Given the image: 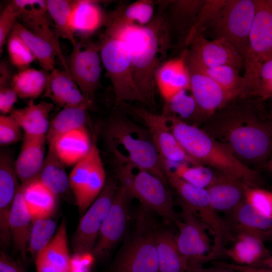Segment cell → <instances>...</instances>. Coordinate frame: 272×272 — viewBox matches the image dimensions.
Returning a JSON list of instances; mask_svg holds the SVG:
<instances>
[{
    "mask_svg": "<svg viewBox=\"0 0 272 272\" xmlns=\"http://www.w3.org/2000/svg\"><path fill=\"white\" fill-rule=\"evenodd\" d=\"M104 1L96 0L74 1L70 16V26L75 36L81 40L89 39L102 27H105L108 16L100 5Z\"/></svg>",
    "mask_w": 272,
    "mask_h": 272,
    "instance_id": "cb8c5ba5",
    "label": "cell"
},
{
    "mask_svg": "<svg viewBox=\"0 0 272 272\" xmlns=\"http://www.w3.org/2000/svg\"><path fill=\"white\" fill-rule=\"evenodd\" d=\"M158 10L153 20L144 26L125 24L112 11L105 25L111 27L126 44L130 55L135 83L150 108L155 105V75L172 46L171 37L164 8L157 2Z\"/></svg>",
    "mask_w": 272,
    "mask_h": 272,
    "instance_id": "7a4b0ae2",
    "label": "cell"
},
{
    "mask_svg": "<svg viewBox=\"0 0 272 272\" xmlns=\"http://www.w3.org/2000/svg\"><path fill=\"white\" fill-rule=\"evenodd\" d=\"M265 166L272 172V158L267 161Z\"/></svg>",
    "mask_w": 272,
    "mask_h": 272,
    "instance_id": "11a10c76",
    "label": "cell"
},
{
    "mask_svg": "<svg viewBox=\"0 0 272 272\" xmlns=\"http://www.w3.org/2000/svg\"><path fill=\"white\" fill-rule=\"evenodd\" d=\"M228 213L225 222L230 238L233 234L239 232L254 234L264 241L272 238V219L259 214L245 199Z\"/></svg>",
    "mask_w": 272,
    "mask_h": 272,
    "instance_id": "d4e9b609",
    "label": "cell"
},
{
    "mask_svg": "<svg viewBox=\"0 0 272 272\" xmlns=\"http://www.w3.org/2000/svg\"><path fill=\"white\" fill-rule=\"evenodd\" d=\"M188 46V62L209 67L229 65L240 72L244 68V61L241 54L225 40H209L202 33H198Z\"/></svg>",
    "mask_w": 272,
    "mask_h": 272,
    "instance_id": "2e32d148",
    "label": "cell"
},
{
    "mask_svg": "<svg viewBox=\"0 0 272 272\" xmlns=\"http://www.w3.org/2000/svg\"><path fill=\"white\" fill-rule=\"evenodd\" d=\"M124 112L113 113L103 129L104 140L112 160L134 164L168 184L161 168V156L147 129Z\"/></svg>",
    "mask_w": 272,
    "mask_h": 272,
    "instance_id": "277c9868",
    "label": "cell"
},
{
    "mask_svg": "<svg viewBox=\"0 0 272 272\" xmlns=\"http://www.w3.org/2000/svg\"><path fill=\"white\" fill-rule=\"evenodd\" d=\"M165 161L168 167L177 176L200 188H206L215 175L214 171L204 165H193L186 163H174Z\"/></svg>",
    "mask_w": 272,
    "mask_h": 272,
    "instance_id": "7bdbcfd3",
    "label": "cell"
},
{
    "mask_svg": "<svg viewBox=\"0 0 272 272\" xmlns=\"http://www.w3.org/2000/svg\"><path fill=\"white\" fill-rule=\"evenodd\" d=\"M270 2H271V4H272V0H270Z\"/></svg>",
    "mask_w": 272,
    "mask_h": 272,
    "instance_id": "9f6ffc18",
    "label": "cell"
},
{
    "mask_svg": "<svg viewBox=\"0 0 272 272\" xmlns=\"http://www.w3.org/2000/svg\"><path fill=\"white\" fill-rule=\"evenodd\" d=\"M271 114H272V112H271Z\"/></svg>",
    "mask_w": 272,
    "mask_h": 272,
    "instance_id": "6f0895ef",
    "label": "cell"
},
{
    "mask_svg": "<svg viewBox=\"0 0 272 272\" xmlns=\"http://www.w3.org/2000/svg\"><path fill=\"white\" fill-rule=\"evenodd\" d=\"M255 11V0H226L203 32L208 30L213 39L229 43L245 61Z\"/></svg>",
    "mask_w": 272,
    "mask_h": 272,
    "instance_id": "ba28073f",
    "label": "cell"
},
{
    "mask_svg": "<svg viewBox=\"0 0 272 272\" xmlns=\"http://www.w3.org/2000/svg\"><path fill=\"white\" fill-rule=\"evenodd\" d=\"M53 107L52 102L35 103L34 100H29L25 107L14 109L10 114L20 124L24 133L46 136L50 123L49 114Z\"/></svg>",
    "mask_w": 272,
    "mask_h": 272,
    "instance_id": "f546056e",
    "label": "cell"
},
{
    "mask_svg": "<svg viewBox=\"0 0 272 272\" xmlns=\"http://www.w3.org/2000/svg\"><path fill=\"white\" fill-rule=\"evenodd\" d=\"M56 223L51 217L34 219L32 221L27 253L35 258L37 254L45 247L53 238Z\"/></svg>",
    "mask_w": 272,
    "mask_h": 272,
    "instance_id": "b9f144b4",
    "label": "cell"
},
{
    "mask_svg": "<svg viewBox=\"0 0 272 272\" xmlns=\"http://www.w3.org/2000/svg\"><path fill=\"white\" fill-rule=\"evenodd\" d=\"M49 73L30 67L19 70L14 76L12 87L20 98L34 100L43 94Z\"/></svg>",
    "mask_w": 272,
    "mask_h": 272,
    "instance_id": "e575fe53",
    "label": "cell"
},
{
    "mask_svg": "<svg viewBox=\"0 0 272 272\" xmlns=\"http://www.w3.org/2000/svg\"><path fill=\"white\" fill-rule=\"evenodd\" d=\"M233 245L225 249L224 253L234 261V263L253 266L269 255L264 239L254 234L239 232L231 236Z\"/></svg>",
    "mask_w": 272,
    "mask_h": 272,
    "instance_id": "83f0119b",
    "label": "cell"
},
{
    "mask_svg": "<svg viewBox=\"0 0 272 272\" xmlns=\"http://www.w3.org/2000/svg\"><path fill=\"white\" fill-rule=\"evenodd\" d=\"M189 68L199 72L210 78L226 90L234 99L244 98L246 92V82L240 71L229 65L205 67L188 62Z\"/></svg>",
    "mask_w": 272,
    "mask_h": 272,
    "instance_id": "d6a6232c",
    "label": "cell"
},
{
    "mask_svg": "<svg viewBox=\"0 0 272 272\" xmlns=\"http://www.w3.org/2000/svg\"><path fill=\"white\" fill-rule=\"evenodd\" d=\"M156 240L159 272H186V261L178 249L173 233L158 226Z\"/></svg>",
    "mask_w": 272,
    "mask_h": 272,
    "instance_id": "1f68e13d",
    "label": "cell"
},
{
    "mask_svg": "<svg viewBox=\"0 0 272 272\" xmlns=\"http://www.w3.org/2000/svg\"><path fill=\"white\" fill-rule=\"evenodd\" d=\"M32 221L20 185L10 212L9 227L15 248L24 261L27 259V249Z\"/></svg>",
    "mask_w": 272,
    "mask_h": 272,
    "instance_id": "f1b7e54d",
    "label": "cell"
},
{
    "mask_svg": "<svg viewBox=\"0 0 272 272\" xmlns=\"http://www.w3.org/2000/svg\"><path fill=\"white\" fill-rule=\"evenodd\" d=\"M13 31L24 41L42 69L50 72L54 68V60L57 53L48 42L30 31L17 21Z\"/></svg>",
    "mask_w": 272,
    "mask_h": 272,
    "instance_id": "8d00e7d4",
    "label": "cell"
},
{
    "mask_svg": "<svg viewBox=\"0 0 272 272\" xmlns=\"http://www.w3.org/2000/svg\"><path fill=\"white\" fill-rule=\"evenodd\" d=\"M246 98L272 100V55L264 60L246 82Z\"/></svg>",
    "mask_w": 272,
    "mask_h": 272,
    "instance_id": "60d3db41",
    "label": "cell"
},
{
    "mask_svg": "<svg viewBox=\"0 0 272 272\" xmlns=\"http://www.w3.org/2000/svg\"><path fill=\"white\" fill-rule=\"evenodd\" d=\"M190 91L198 108V126L214 113L234 99L221 86L205 74L189 68Z\"/></svg>",
    "mask_w": 272,
    "mask_h": 272,
    "instance_id": "e0dca14e",
    "label": "cell"
},
{
    "mask_svg": "<svg viewBox=\"0 0 272 272\" xmlns=\"http://www.w3.org/2000/svg\"><path fill=\"white\" fill-rule=\"evenodd\" d=\"M21 9L19 19L30 31L50 43L56 50L64 71L70 75L67 61L64 57L59 38L50 27L46 1L15 0Z\"/></svg>",
    "mask_w": 272,
    "mask_h": 272,
    "instance_id": "ac0fdd59",
    "label": "cell"
},
{
    "mask_svg": "<svg viewBox=\"0 0 272 272\" xmlns=\"http://www.w3.org/2000/svg\"><path fill=\"white\" fill-rule=\"evenodd\" d=\"M253 266L272 269V255H268Z\"/></svg>",
    "mask_w": 272,
    "mask_h": 272,
    "instance_id": "db71d44e",
    "label": "cell"
},
{
    "mask_svg": "<svg viewBox=\"0 0 272 272\" xmlns=\"http://www.w3.org/2000/svg\"><path fill=\"white\" fill-rule=\"evenodd\" d=\"M23 129L11 114L0 116V144L9 146L22 140Z\"/></svg>",
    "mask_w": 272,
    "mask_h": 272,
    "instance_id": "c3c4849f",
    "label": "cell"
},
{
    "mask_svg": "<svg viewBox=\"0 0 272 272\" xmlns=\"http://www.w3.org/2000/svg\"><path fill=\"white\" fill-rule=\"evenodd\" d=\"M158 1L165 9L171 37L175 34L184 45L205 0Z\"/></svg>",
    "mask_w": 272,
    "mask_h": 272,
    "instance_id": "484cf974",
    "label": "cell"
},
{
    "mask_svg": "<svg viewBox=\"0 0 272 272\" xmlns=\"http://www.w3.org/2000/svg\"><path fill=\"white\" fill-rule=\"evenodd\" d=\"M48 12L54 25L56 36L67 40L72 46L77 44L70 26V16L74 1L47 0Z\"/></svg>",
    "mask_w": 272,
    "mask_h": 272,
    "instance_id": "ab89813d",
    "label": "cell"
},
{
    "mask_svg": "<svg viewBox=\"0 0 272 272\" xmlns=\"http://www.w3.org/2000/svg\"><path fill=\"white\" fill-rule=\"evenodd\" d=\"M256 11L244 61L245 81L258 66L272 55V4L270 0H255Z\"/></svg>",
    "mask_w": 272,
    "mask_h": 272,
    "instance_id": "9a60e30c",
    "label": "cell"
},
{
    "mask_svg": "<svg viewBox=\"0 0 272 272\" xmlns=\"http://www.w3.org/2000/svg\"><path fill=\"white\" fill-rule=\"evenodd\" d=\"M186 272H236L229 268L218 265H215L214 266L210 267H200L196 268L189 270Z\"/></svg>",
    "mask_w": 272,
    "mask_h": 272,
    "instance_id": "f5cc1de1",
    "label": "cell"
},
{
    "mask_svg": "<svg viewBox=\"0 0 272 272\" xmlns=\"http://www.w3.org/2000/svg\"><path fill=\"white\" fill-rule=\"evenodd\" d=\"M27 207L33 220L52 217L57 205V197L37 178L21 184Z\"/></svg>",
    "mask_w": 272,
    "mask_h": 272,
    "instance_id": "4dcf8cb0",
    "label": "cell"
},
{
    "mask_svg": "<svg viewBox=\"0 0 272 272\" xmlns=\"http://www.w3.org/2000/svg\"><path fill=\"white\" fill-rule=\"evenodd\" d=\"M101 63L98 42L89 39L73 46L67 61L70 76L85 97L93 103L101 84Z\"/></svg>",
    "mask_w": 272,
    "mask_h": 272,
    "instance_id": "7c38bea8",
    "label": "cell"
},
{
    "mask_svg": "<svg viewBox=\"0 0 272 272\" xmlns=\"http://www.w3.org/2000/svg\"><path fill=\"white\" fill-rule=\"evenodd\" d=\"M35 258L37 272H71L65 220H62L52 239Z\"/></svg>",
    "mask_w": 272,
    "mask_h": 272,
    "instance_id": "44dd1931",
    "label": "cell"
},
{
    "mask_svg": "<svg viewBox=\"0 0 272 272\" xmlns=\"http://www.w3.org/2000/svg\"><path fill=\"white\" fill-rule=\"evenodd\" d=\"M151 210L141 206L131 231L111 265L109 272H159L156 234L158 227Z\"/></svg>",
    "mask_w": 272,
    "mask_h": 272,
    "instance_id": "5b68a950",
    "label": "cell"
},
{
    "mask_svg": "<svg viewBox=\"0 0 272 272\" xmlns=\"http://www.w3.org/2000/svg\"><path fill=\"white\" fill-rule=\"evenodd\" d=\"M117 179L132 198L176 226L180 219L174 209L168 184L151 172L130 163L112 161ZM169 186V185H168Z\"/></svg>",
    "mask_w": 272,
    "mask_h": 272,
    "instance_id": "8992f818",
    "label": "cell"
},
{
    "mask_svg": "<svg viewBox=\"0 0 272 272\" xmlns=\"http://www.w3.org/2000/svg\"><path fill=\"white\" fill-rule=\"evenodd\" d=\"M214 264L223 266L236 272H272V269L239 265L223 261H215Z\"/></svg>",
    "mask_w": 272,
    "mask_h": 272,
    "instance_id": "816d5d0a",
    "label": "cell"
},
{
    "mask_svg": "<svg viewBox=\"0 0 272 272\" xmlns=\"http://www.w3.org/2000/svg\"><path fill=\"white\" fill-rule=\"evenodd\" d=\"M46 135L24 133L19 155L15 160L16 173L21 184L38 176L45 161Z\"/></svg>",
    "mask_w": 272,
    "mask_h": 272,
    "instance_id": "603a6c76",
    "label": "cell"
},
{
    "mask_svg": "<svg viewBox=\"0 0 272 272\" xmlns=\"http://www.w3.org/2000/svg\"><path fill=\"white\" fill-rule=\"evenodd\" d=\"M166 123L186 154L198 165L237 177L251 187L262 183L258 173L239 161L199 126L164 116Z\"/></svg>",
    "mask_w": 272,
    "mask_h": 272,
    "instance_id": "3957f363",
    "label": "cell"
},
{
    "mask_svg": "<svg viewBox=\"0 0 272 272\" xmlns=\"http://www.w3.org/2000/svg\"><path fill=\"white\" fill-rule=\"evenodd\" d=\"M245 200L261 215L272 219V193L260 187L248 186Z\"/></svg>",
    "mask_w": 272,
    "mask_h": 272,
    "instance_id": "bcb514c9",
    "label": "cell"
},
{
    "mask_svg": "<svg viewBox=\"0 0 272 272\" xmlns=\"http://www.w3.org/2000/svg\"><path fill=\"white\" fill-rule=\"evenodd\" d=\"M156 5L157 1L153 0H139L129 4L120 2L112 12L122 22L142 26L153 20Z\"/></svg>",
    "mask_w": 272,
    "mask_h": 272,
    "instance_id": "f35d334b",
    "label": "cell"
},
{
    "mask_svg": "<svg viewBox=\"0 0 272 272\" xmlns=\"http://www.w3.org/2000/svg\"><path fill=\"white\" fill-rule=\"evenodd\" d=\"M0 272H28L4 251L0 252Z\"/></svg>",
    "mask_w": 272,
    "mask_h": 272,
    "instance_id": "f907efd6",
    "label": "cell"
},
{
    "mask_svg": "<svg viewBox=\"0 0 272 272\" xmlns=\"http://www.w3.org/2000/svg\"><path fill=\"white\" fill-rule=\"evenodd\" d=\"M21 14V9L15 0L10 2L0 15V54L3 51L7 39L12 32Z\"/></svg>",
    "mask_w": 272,
    "mask_h": 272,
    "instance_id": "7dc6e473",
    "label": "cell"
},
{
    "mask_svg": "<svg viewBox=\"0 0 272 272\" xmlns=\"http://www.w3.org/2000/svg\"><path fill=\"white\" fill-rule=\"evenodd\" d=\"M69 176L79 213L84 214L102 190L107 178L96 143L87 156L74 166Z\"/></svg>",
    "mask_w": 272,
    "mask_h": 272,
    "instance_id": "30bf717a",
    "label": "cell"
},
{
    "mask_svg": "<svg viewBox=\"0 0 272 272\" xmlns=\"http://www.w3.org/2000/svg\"><path fill=\"white\" fill-rule=\"evenodd\" d=\"M118 186L116 180L108 177L100 193L81 218L72 240L76 256L91 254Z\"/></svg>",
    "mask_w": 272,
    "mask_h": 272,
    "instance_id": "9c48e42d",
    "label": "cell"
},
{
    "mask_svg": "<svg viewBox=\"0 0 272 272\" xmlns=\"http://www.w3.org/2000/svg\"><path fill=\"white\" fill-rule=\"evenodd\" d=\"M132 198L118 185L108 213L101 228L91 254L97 259L105 257L128 233Z\"/></svg>",
    "mask_w": 272,
    "mask_h": 272,
    "instance_id": "5bb4252c",
    "label": "cell"
},
{
    "mask_svg": "<svg viewBox=\"0 0 272 272\" xmlns=\"http://www.w3.org/2000/svg\"><path fill=\"white\" fill-rule=\"evenodd\" d=\"M98 43L105 76L111 83L117 105L133 101L146 105L134 81L130 52L125 42L106 25Z\"/></svg>",
    "mask_w": 272,
    "mask_h": 272,
    "instance_id": "52a82bcc",
    "label": "cell"
},
{
    "mask_svg": "<svg viewBox=\"0 0 272 272\" xmlns=\"http://www.w3.org/2000/svg\"><path fill=\"white\" fill-rule=\"evenodd\" d=\"M18 98L12 85L0 86V111L2 114H10L12 112Z\"/></svg>",
    "mask_w": 272,
    "mask_h": 272,
    "instance_id": "681fc988",
    "label": "cell"
},
{
    "mask_svg": "<svg viewBox=\"0 0 272 272\" xmlns=\"http://www.w3.org/2000/svg\"><path fill=\"white\" fill-rule=\"evenodd\" d=\"M7 44L10 62L19 70L29 67L35 60L24 41L13 31L7 39Z\"/></svg>",
    "mask_w": 272,
    "mask_h": 272,
    "instance_id": "ee69618b",
    "label": "cell"
},
{
    "mask_svg": "<svg viewBox=\"0 0 272 272\" xmlns=\"http://www.w3.org/2000/svg\"><path fill=\"white\" fill-rule=\"evenodd\" d=\"M42 95L62 108L83 107L90 109L94 104L85 97L69 74L57 69L49 73Z\"/></svg>",
    "mask_w": 272,
    "mask_h": 272,
    "instance_id": "d6986e66",
    "label": "cell"
},
{
    "mask_svg": "<svg viewBox=\"0 0 272 272\" xmlns=\"http://www.w3.org/2000/svg\"><path fill=\"white\" fill-rule=\"evenodd\" d=\"M118 105L126 114L134 117L143 124L162 158L171 163H186L199 165L183 149L168 127L164 116L154 114L145 108L128 103H122Z\"/></svg>",
    "mask_w": 272,
    "mask_h": 272,
    "instance_id": "4fadbf2b",
    "label": "cell"
},
{
    "mask_svg": "<svg viewBox=\"0 0 272 272\" xmlns=\"http://www.w3.org/2000/svg\"><path fill=\"white\" fill-rule=\"evenodd\" d=\"M93 143L86 126L62 134L49 144L65 166H74L90 152Z\"/></svg>",
    "mask_w": 272,
    "mask_h": 272,
    "instance_id": "4316f807",
    "label": "cell"
},
{
    "mask_svg": "<svg viewBox=\"0 0 272 272\" xmlns=\"http://www.w3.org/2000/svg\"><path fill=\"white\" fill-rule=\"evenodd\" d=\"M226 1V0H205L196 21L184 41L183 45L185 47L189 45L196 34L203 32L208 25L224 5Z\"/></svg>",
    "mask_w": 272,
    "mask_h": 272,
    "instance_id": "f6af8a7d",
    "label": "cell"
},
{
    "mask_svg": "<svg viewBox=\"0 0 272 272\" xmlns=\"http://www.w3.org/2000/svg\"><path fill=\"white\" fill-rule=\"evenodd\" d=\"M187 49L165 60L155 75L156 87L165 102L183 89H190V74L187 63Z\"/></svg>",
    "mask_w": 272,
    "mask_h": 272,
    "instance_id": "ffe728a7",
    "label": "cell"
},
{
    "mask_svg": "<svg viewBox=\"0 0 272 272\" xmlns=\"http://www.w3.org/2000/svg\"><path fill=\"white\" fill-rule=\"evenodd\" d=\"M248 186L242 180L216 170L206 189L213 208L217 211L229 213L245 199Z\"/></svg>",
    "mask_w": 272,
    "mask_h": 272,
    "instance_id": "7402d4cb",
    "label": "cell"
},
{
    "mask_svg": "<svg viewBox=\"0 0 272 272\" xmlns=\"http://www.w3.org/2000/svg\"><path fill=\"white\" fill-rule=\"evenodd\" d=\"M162 115L198 126V108L190 89H183L165 102Z\"/></svg>",
    "mask_w": 272,
    "mask_h": 272,
    "instance_id": "d590c367",
    "label": "cell"
},
{
    "mask_svg": "<svg viewBox=\"0 0 272 272\" xmlns=\"http://www.w3.org/2000/svg\"><path fill=\"white\" fill-rule=\"evenodd\" d=\"M65 166L53 150L48 147L37 178L57 196L65 194L71 189Z\"/></svg>",
    "mask_w": 272,
    "mask_h": 272,
    "instance_id": "836d02e7",
    "label": "cell"
},
{
    "mask_svg": "<svg viewBox=\"0 0 272 272\" xmlns=\"http://www.w3.org/2000/svg\"><path fill=\"white\" fill-rule=\"evenodd\" d=\"M181 207V219L177 227L179 233L176 237L178 249L186 261L187 271L202 267L213 260L208 227L198 219L184 203L179 201Z\"/></svg>",
    "mask_w": 272,
    "mask_h": 272,
    "instance_id": "8fae6325",
    "label": "cell"
},
{
    "mask_svg": "<svg viewBox=\"0 0 272 272\" xmlns=\"http://www.w3.org/2000/svg\"><path fill=\"white\" fill-rule=\"evenodd\" d=\"M88 110L83 107L62 108L50 122L46 136L47 145L62 134L86 126Z\"/></svg>",
    "mask_w": 272,
    "mask_h": 272,
    "instance_id": "74e56055",
    "label": "cell"
},
{
    "mask_svg": "<svg viewBox=\"0 0 272 272\" xmlns=\"http://www.w3.org/2000/svg\"><path fill=\"white\" fill-rule=\"evenodd\" d=\"M261 102L233 99L199 126L249 168L265 166L272 158V114L265 112Z\"/></svg>",
    "mask_w": 272,
    "mask_h": 272,
    "instance_id": "6da1fadb",
    "label": "cell"
}]
</instances>
